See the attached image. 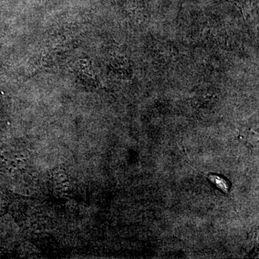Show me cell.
I'll return each mask as SVG.
<instances>
[{
    "label": "cell",
    "instance_id": "6da1fadb",
    "mask_svg": "<svg viewBox=\"0 0 259 259\" xmlns=\"http://www.w3.org/2000/svg\"><path fill=\"white\" fill-rule=\"evenodd\" d=\"M209 180L218 189L222 190L225 193H228L229 192L230 185L226 179L222 177L218 176V175H209Z\"/></svg>",
    "mask_w": 259,
    "mask_h": 259
}]
</instances>
